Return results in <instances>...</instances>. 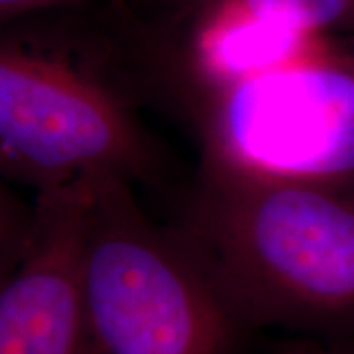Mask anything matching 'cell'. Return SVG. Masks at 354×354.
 Listing matches in <instances>:
<instances>
[{
	"instance_id": "obj_1",
	"label": "cell",
	"mask_w": 354,
	"mask_h": 354,
	"mask_svg": "<svg viewBox=\"0 0 354 354\" xmlns=\"http://www.w3.org/2000/svg\"><path fill=\"white\" fill-rule=\"evenodd\" d=\"M81 8L0 26V177L34 195L102 176L169 187L156 127L169 114L150 71L111 4L104 26L79 20Z\"/></svg>"
},
{
	"instance_id": "obj_2",
	"label": "cell",
	"mask_w": 354,
	"mask_h": 354,
	"mask_svg": "<svg viewBox=\"0 0 354 354\" xmlns=\"http://www.w3.org/2000/svg\"><path fill=\"white\" fill-rule=\"evenodd\" d=\"M169 223L258 333L354 339V195L197 165Z\"/></svg>"
},
{
	"instance_id": "obj_3",
	"label": "cell",
	"mask_w": 354,
	"mask_h": 354,
	"mask_svg": "<svg viewBox=\"0 0 354 354\" xmlns=\"http://www.w3.org/2000/svg\"><path fill=\"white\" fill-rule=\"evenodd\" d=\"M77 354H248L258 330L171 223L114 176L85 179Z\"/></svg>"
},
{
	"instance_id": "obj_4",
	"label": "cell",
	"mask_w": 354,
	"mask_h": 354,
	"mask_svg": "<svg viewBox=\"0 0 354 354\" xmlns=\"http://www.w3.org/2000/svg\"><path fill=\"white\" fill-rule=\"evenodd\" d=\"M181 130L199 167L354 195V34L309 36L276 65L207 95Z\"/></svg>"
},
{
	"instance_id": "obj_5",
	"label": "cell",
	"mask_w": 354,
	"mask_h": 354,
	"mask_svg": "<svg viewBox=\"0 0 354 354\" xmlns=\"http://www.w3.org/2000/svg\"><path fill=\"white\" fill-rule=\"evenodd\" d=\"M34 201L30 248L0 290V354H77L85 181Z\"/></svg>"
},
{
	"instance_id": "obj_6",
	"label": "cell",
	"mask_w": 354,
	"mask_h": 354,
	"mask_svg": "<svg viewBox=\"0 0 354 354\" xmlns=\"http://www.w3.org/2000/svg\"><path fill=\"white\" fill-rule=\"evenodd\" d=\"M122 24L153 44L223 20H293L354 34V0H113Z\"/></svg>"
},
{
	"instance_id": "obj_7",
	"label": "cell",
	"mask_w": 354,
	"mask_h": 354,
	"mask_svg": "<svg viewBox=\"0 0 354 354\" xmlns=\"http://www.w3.org/2000/svg\"><path fill=\"white\" fill-rule=\"evenodd\" d=\"M36 227V201L22 199L0 177V290L24 260Z\"/></svg>"
},
{
	"instance_id": "obj_8",
	"label": "cell",
	"mask_w": 354,
	"mask_h": 354,
	"mask_svg": "<svg viewBox=\"0 0 354 354\" xmlns=\"http://www.w3.org/2000/svg\"><path fill=\"white\" fill-rule=\"evenodd\" d=\"M113 0H0V26L22 20L28 16L62 8L91 6V4H109Z\"/></svg>"
},
{
	"instance_id": "obj_9",
	"label": "cell",
	"mask_w": 354,
	"mask_h": 354,
	"mask_svg": "<svg viewBox=\"0 0 354 354\" xmlns=\"http://www.w3.org/2000/svg\"><path fill=\"white\" fill-rule=\"evenodd\" d=\"M250 354V353H248ZM264 354H354V346L344 342L315 341V339H295L290 337L286 342L274 346Z\"/></svg>"
}]
</instances>
